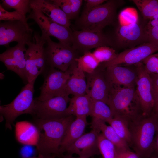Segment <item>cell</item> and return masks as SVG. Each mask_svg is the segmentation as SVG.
<instances>
[{"label":"cell","mask_w":158,"mask_h":158,"mask_svg":"<svg viewBox=\"0 0 158 158\" xmlns=\"http://www.w3.org/2000/svg\"><path fill=\"white\" fill-rule=\"evenodd\" d=\"M35 80L27 83L10 103L0 106L1 117L5 119L6 129L11 130L15 121L20 115L25 114H30L34 103Z\"/></svg>","instance_id":"5b68a950"},{"label":"cell","mask_w":158,"mask_h":158,"mask_svg":"<svg viewBox=\"0 0 158 158\" xmlns=\"http://www.w3.org/2000/svg\"><path fill=\"white\" fill-rule=\"evenodd\" d=\"M115 158H139L135 152L129 149L118 150L116 149Z\"/></svg>","instance_id":"ab89813d"},{"label":"cell","mask_w":158,"mask_h":158,"mask_svg":"<svg viewBox=\"0 0 158 158\" xmlns=\"http://www.w3.org/2000/svg\"><path fill=\"white\" fill-rule=\"evenodd\" d=\"M46 40L39 33L34 32L31 40L27 43L25 54L26 73L28 83L35 80L47 66L44 53Z\"/></svg>","instance_id":"8992f818"},{"label":"cell","mask_w":158,"mask_h":158,"mask_svg":"<svg viewBox=\"0 0 158 158\" xmlns=\"http://www.w3.org/2000/svg\"><path fill=\"white\" fill-rule=\"evenodd\" d=\"M31 11L27 17V20H33L40 28L41 35L44 39L54 37L60 42L71 46L72 32L70 28L52 21L40 9L30 5Z\"/></svg>","instance_id":"9c48e42d"},{"label":"cell","mask_w":158,"mask_h":158,"mask_svg":"<svg viewBox=\"0 0 158 158\" xmlns=\"http://www.w3.org/2000/svg\"><path fill=\"white\" fill-rule=\"evenodd\" d=\"M105 68L106 77L111 85L135 87L138 77L135 64L114 65Z\"/></svg>","instance_id":"ac0fdd59"},{"label":"cell","mask_w":158,"mask_h":158,"mask_svg":"<svg viewBox=\"0 0 158 158\" xmlns=\"http://www.w3.org/2000/svg\"><path fill=\"white\" fill-rule=\"evenodd\" d=\"M44 47L46 66L63 72L66 71L79 57L78 52L66 44L55 42L47 38Z\"/></svg>","instance_id":"52a82bcc"},{"label":"cell","mask_w":158,"mask_h":158,"mask_svg":"<svg viewBox=\"0 0 158 158\" xmlns=\"http://www.w3.org/2000/svg\"><path fill=\"white\" fill-rule=\"evenodd\" d=\"M70 98L67 95L58 96L43 101L34 98L30 114L35 119H58L67 116L66 111Z\"/></svg>","instance_id":"ba28073f"},{"label":"cell","mask_w":158,"mask_h":158,"mask_svg":"<svg viewBox=\"0 0 158 158\" xmlns=\"http://www.w3.org/2000/svg\"><path fill=\"white\" fill-rule=\"evenodd\" d=\"M141 62L149 74H158V52L148 56Z\"/></svg>","instance_id":"e575fe53"},{"label":"cell","mask_w":158,"mask_h":158,"mask_svg":"<svg viewBox=\"0 0 158 158\" xmlns=\"http://www.w3.org/2000/svg\"><path fill=\"white\" fill-rule=\"evenodd\" d=\"M86 116L76 117L69 125L62 139L60 149V155L83 134L88 125Z\"/></svg>","instance_id":"44dd1931"},{"label":"cell","mask_w":158,"mask_h":158,"mask_svg":"<svg viewBox=\"0 0 158 158\" xmlns=\"http://www.w3.org/2000/svg\"><path fill=\"white\" fill-rule=\"evenodd\" d=\"M56 156H57L55 155H52L50 158H57Z\"/></svg>","instance_id":"c3c4849f"},{"label":"cell","mask_w":158,"mask_h":158,"mask_svg":"<svg viewBox=\"0 0 158 158\" xmlns=\"http://www.w3.org/2000/svg\"><path fill=\"white\" fill-rule=\"evenodd\" d=\"M107 123L128 145L131 144V134L129 124L127 121L119 117H113Z\"/></svg>","instance_id":"83f0119b"},{"label":"cell","mask_w":158,"mask_h":158,"mask_svg":"<svg viewBox=\"0 0 158 158\" xmlns=\"http://www.w3.org/2000/svg\"><path fill=\"white\" fill-rule=\"evenodd\" d=\"M105 0H86L85 8L82 13L87 12L94 8L102 4Z\"/></svg>","instance_id":"60d3db41"},{"label":"cell","mask_w":158,"mask_h":158,"mask_svg":"<svg viewBox=\"0 0 158 158\" xmlns=\"http://www.w3.org/2000/svg\"><path fill=\"white\" fill-rule=\"evenodd\" d=\"M5 76L2 73H0V79L2 80L4 79Z\"/></svg>","instance_id":"7dc6e473"},{"label":"cell","mask_w":158,"mask_h":158,"mask_svg":"<svg viewBox=\"0 0 158 158\" xmlns=\"http://www.w3.org/2000/svg\"><path fill=\"white\" fill-rule=\"evenodd\" d=\"M62 158H87L82 157H75L72 156V154H67L65 155H61Z\"/></svg>","instance_id":"bcb514c9"},{"label":"cell","mask_w":158,"mask_h":158,"mask_svg":"<svg viewBox=\"0 0 158 158\" xmlns=\"http://www.w3.org/2000/svg\"><path fill=\"white\" fill-rule=\"evenodd\" d=\"M118 19L119 24L126 25L138 22V15L134 8H128L122 10L119 13Z\"/></svg>","instance_id":"d6a6232c"},{"label":"cell","mask_w":158,"mask_h":158,"mask_svg":"<svg viewBox=\"0 0 158 158\" xmlns=\"http://www.w3.org/2000/svg\"><path fill=\"white\" fill-rule=\"evenodd\" d=\"M87 89L85 73L78 67L76 62L66 83L64 94L69 96L72 95L73 96L84 95L86 94Z\"/></svg>","instance_id":"7402d4cb"},{"label":"cell","mask_w":158,"mask_h":158,"mask_svg":"<svg viewBox=\"0 0 158 158\" xmlns=\"http://www.w3.org/2000/svg\"><path fill=\"white\" fill-rule=\"evenodd\" d=\"M151 113L158 118V100L155 102L154 105Z\"/></svg>","instance_id":"ee69618b"},{"label":"cell","mask_w":158,"mask_h":158,"mask_svg":"<svg viewBox=\"0 0 158 158\" xmlns=\"http://www.w3.org/2000/svg\"><path fill=\"white\" fill-rule=\"evenodd\" d=\"M67 1L70 5L73 19L78 14L82 4L83 0H67Z\"/></svg>","instance_id":"f35d334b"},{"label":"cell","mask_w":158,"mask_h":158,"mask_svg":"<svg viewBox=\"0 0 158 158\" xmlns=\"http://www.w3.org/2000/svg\"><path fill=\"white\" fill-rule=\"evenodd\" d=\"M78 67L85 73H92L100 63L95 57L92 53L88 51L83 56L75 59Z\"/></svg>","instance_id":"f1b7e54d"},{"label":"cell","mask_w":158,"mask_h":158,"mask_svg":"<svg viewBox=\"0 0 158 158\" xmlns=\"http://www.w3.org/2000/svg\"><path fill=\"white\" fill-rule=\"evenodd\" d=\"M158 124V118L152 113L143 115L129 124L131 144L139 158H147L154 152Z\"/></svg>","instance_id":"3957f363"},{"label":"cell","mask_w":158,"mask_h":158,"mask_svg":"<svg viewBox=\"0 0 158 158\" xmlns=\"http://www.w3.org/2000/svg\"><path fill=\"white\" fill-rule=\"evenodd\" d=\"M98 146L103 158H115L116 148L115 145L100 133L98 139Z\"/></svg>","instance_id":"f546056e"},{"label":"cell","mask_w":158,"mask_h":158,"mask_svg":"<svg viewBox=\"0 0 158 158\" xmlns=\"http://www.w3.org/2000/svg\"></svg>","instance_id":"681fc988"},{"label":"cell","mask_w":158,"mask_h":158,"mask_svg":"<svg viewBox=\"0 0 158 158\" xmlns=\"http://www.w3.org/2000/svg\"><path fill=\"white\" fill-rule=\"evenodd\" d=\"M83 134L67 149V154H75L79 157L90 158L100 154L98 146L100 131L95 129Z\"/></svg>","instance_id":"d6986e66"},{"label":"cell","mask_w":158,"mask_h":158,"mask_svg":"<svg viewBox=\"0 0 158 158\" xmlns=\"http://www.w3.org/2000/svg\"><path fill=\"white\" fill-rule=\"evenodd\" d=\"M15 134L17 140L20 143L35 145L40 135L39 131L36 126L26 121L19 122L16 123Z\"/></svg>","instance_id":"603a6c76"},{"label":"cell","mask_w":158,"mask_h":158,"mask_svg":"<svg viewBox=\"0 0 158 158\" xmlns=\"http://www.w3.org/2000/svg\"><path fill=\"white\" fill-rule=\"evenodd\" d=\"M32 30L28 24L18 21H6L0 23V45L8 47L16 42L26 45L32 37Z\"/></svg>","instance_id":"4fadbf2b"},{"label":"cell","mask_w":158,"mask_h":158,"mask_svg":"<svg viewBox=\"0 0 158 158\" xmlns=\"http://www.w3.org/2000/svg\"><path fill=\"white\" fill-rule=\"evenodd\" d=\"M86 94L93 100L102 101L107 104L111 85L106 77L105 68L100 64L90 74L86 73Z\"/></svg>","instance_id":"2e32d148"},{"label":"cell","mask_w":158,"mask_h":158,"mask_svg":"<svg viewBox=\"0 0 158 158\" xmlns=\"http://www.w3.org/2000/svg\"><path fill=\"white\" fill-rule=\"evenodd\" d=\"M51 1L60 7L70 20L73 19L71 8L67 0H53Z\"/></svg>","instance_id":"d590c367"},{"label":"cell","mask_w":158,"mask_h":158,"mask_svg":"<svg viewBox=\"0 0 158 158\" xmlns=\"http://www.w3.org/2000/svg\"><path fill=\"white\" fill-rule=\"evenodd\" d=\"M107 105L113 117L122 118L129 124L143 115L135 87L111 85Z\"/></svg>","instance_id":"7a4b0ae2"},{"label":"cell","mask_w":158,"mask_h":158,"mask_svg":"<svg viewBox=\"0 0 158 158\" xmlns=\"http://www.w3.org/2000/svg\"><path fill=\"white\" fill-rule=\"evenodd\" d=\"M102 46L114 47L113 40L102 31L81 30L72 32L71 47L78 52L84 54Z\"/></svg>","instance_id":"7c38bea8"},{"label":"cell","mask_w":158,"mask_h":158,"mask_svg":"<svg viewBox=\"0 0 158 158\" xmlns=\"http://www.w3.org/2000/svg\"><path fill=\"white\" fill-rule=\"evenodd\" d=\"M26 45L24 43H18L13 47L8 48L0 54V60L7 70L14 72L23 81L27 82L25 57L27 49Z\"/></svg>","instance_id":"e0dca14e"},{"label":"cell","mask_w":158,"mask_h":158,"mask_svg":"<svg viewBox=\"0 0 158 158\" xmlns=\"http://www.w3.org/2000/svg\"><path fill=\"white\" fill-rule=\"evenodd\" d=\"M122 2L121 0H109L87 12L82 13L76 21L78 27L81 30L102 31L105 27L115 22L117 9Z\"/></svg>","instance_id":"277c9868"},{"label":"cell","mask_w":158,"mask_h":158,"mask_svg":"<svg viewBox=\"0 0 158 158\" xmlns=\"http://www.w3.org/2000/svg\"><path fill=\"white\" fill-rule=\"evenodd\" d=\"M92 129L98 130L108 140L112 142L117 150L129 149L128 145L122 139L110 125L100 120L92 118L91 122Z\"/></svg>","instance_id":"d4e9b609"},{"label":"cell","mask_w":158,"mask_h":158,"mask_svg":"<svg viewBox=\"0 0 158 158\" xmlns=\"http://www.w3.org/2000/svg\"><path fill=\"white\" fill-rule=\"evenodd\" d=\"M145 20H150L158 13V0H132Z\"/></svg>","instance_id":"4316f807"},{"label":"cell","mask_w":158,"mask_h":158,"mask_svg":"<svg viewBox=\"0 0 158 158\" xmlns=\"http://www.w3.org/2000/svg\"><path fill=\"white\" fill-rule=\"evenodd\" d=\"M76 63L75 61L65 72L48 67L43 83L40 88V94L35 98L43 101L55 96L65 95L64 91L66 83Z\"/></svg>","instance_id":"30bf717a"},{"label":"cell","mask_w":158,"mask_h":158,"mask_svg":"<svg viewBox=\"0 0 158 158\" xmlns=\"http://www.w3.org/2000/svg\"><path fill=\"white\" fill-rule=\"evenodd\" d=\"M90 116L92 118L100 120L106 123H107L113 117L111 110L108 105L102 101L92 99Z\"/></svg>","instance_id":"484cf974"},{"label":"cell","mask_w":158,"mask_h":158,"mask_svg":"<svg viewBox=\"0 0 158 158\" xmlns=\"http://www.w3.org/2000/svg\"><path fill=\"white\" fill-rule=\"evenodd\" d=\"M149 74L151 80L152 95L155 102L158 100V74Z\"/></svg>","instance_id":"8d00e7d4"},{"label":"cell","mask_w":158,"mask_h":158,"mask_svg":"<svg viewBox=\"0 0 158 158\" xmlns=\"http://www.w3.org/2000/svg\"><path fill=\"white\" fill-rule=\"evenodd\" d=\"M158 26V13L149 20L146 25L147 28Z\"/></svg>","instance_id":"b9f144b4"},{"label":"cell","mask_w":158,"mask_h":158,"mask_svg":"<svg viewBox=\"0 0 158 158\" xmlns=\"http://www.w3.org/2000/svg\"><path fill=\"white\" fill-rule=\"evenodd\" d=\"M154 151L158 155V124L154 143Z\"/></svg>","instance_id":"7bdbcfd3"},{"label":"cell","mask_w":158,"mask_h":158,"mask_svg":"<svg viewBox=\"0 0 158 158\" xmlns=\"http://www.w3.org/2000/svg\"><path fill=\"white\" fill-rule=\"evenodd\" d=\"M51 155H44L39 154L37 157H33L27 158H50Z\"/></svg>","instance_id":"f6af8a7d"},{"label":"cell","mask_w":158,"mask_h":158,"mask_svg":"<svg viewBox=\"0 0 158 158\" xmlns=\"http://www.w3.org/2000/svg\"><path fill=\"white\" fill-rule=\"evenodd\" d=\"M1 1L3 7L13 9L25 16L31 11L30 0H2Z\"/></svg>","instance_id":"4dcf8cb0"},{"label":"cell","mask_w":158,"mask_h":158,"mask_svg":"<svg viewBox=\"0 0 158 158\" xmlns=\"http://www.w3.org/2000/svg\"><path fill=\"white\" fill-rule=\"evenodd\" d=\"M92 53L100 64L112 60L117 54L113 48L108 46L98 47Z\"/></svg>","instance_id":"1f68e13d"},{"label":"cell","mask_w":158,"mask_h":158,"mask_svg":"<svg viewBox=\"0 0 158 158\" xmlns=\"http://www.w3.org/2000/svg\"><path fill=\"white\" fill-rule=\"evenodd\" d=\"M113 42L114 46L126 49L149 42L146 25L138 22L126 25L119 24Z\"/></svg>","instance_id":"8fae6325"},{"label":"cell","mask_w":158,"mask_h":158,"mask_svg":"<svg viewBox=\"0 0 158 158\" xmlns=\"http://www.w3.org/2000/svg\"><path fill=\"white\" fill-rule=\"evenodd\" d=\"M27 19L26 16H24L20 12L15 10L10 12L6 11L0 4V20L6 21L18 20L26 24Z\"/></svg>","instance_id":"836d02e7"},{"label":"cell","mask_w":158,"mask_h":158,"mask_svg":"<svg viewBox=\"0 0 158 158\" xmlns=\"http://www.w3.org/2000/svg\"><path fill=\"white\" fill-rule=\"evenodd\" d=\"M92 99L89 95L73 96L70 98L66 113L76 117L90 116L92 106Z\"/></svg>","instance_id":"cb8c5ba5"},{"label":"cell","mask_w":158,"mask_h":158,"mask_svg":"<svg viewBox=\"0 0 158 158\" xmlns=\"http://www.w3.org/2000/svg\"><path fill=\"white\" fill-rule=\"evenodd\" d=\"M147 30L149 42L158 46V26L147 28Z\"/></svg>","instance_id":"74e56055"},{"label":"cell","mask_w":158,"mask_h":158,"mask_svg":"<svg viewBox=\"0 0 158 158\" xmlns=\"http://www.w3.org/2000/svg\"><path fill=\"white\" fill-rule=\"evenodd\" d=\"M157 52L158 46L152 42H147L126 49L117 54L112 60L100 64L104 68L114 65H135Z\"/></svg>","instance_id":"5bb4252c"},{"label":"cell","mask_w":158,"mask_h":158,"mask_svg":"<svg viewBox=\"0 0 158 158\" xmlns=\"http://www.w3.org/2000/svg\"><path fill=\"white\" fill-rule=\"evenodd\" d=\"M135 65L138 72L135 86L136 92L143 115H148L152 112L155 104L152 94L150 77L142 62Z\"/></svg>","instance_id":"9a60e30c"},{"label":"cell","mask_w":158,"mask_h":158,"mask_svg":"<svg viewBox=\"0 0 158 158\" xmlns=\"http://www.w3.org/2000/svg\"><path fill=\"white\" fill-rule=\"evenodd\" d=\"M30 5L39 8L53 22L70 28V20L60 7L51 0H32Z\"/></svg>","instance_id":"ffe728a7"},{"label":"cell","mask_w":158,"mask_h":158,"mask_svg":"<svg viewBox=\"0 0 158 158\" xmlns=\"http://www.w3.org/2000/svg\"><path fill=\"white\" fill-rule=\"evenodd\" d=\"M70 115L54 119H35V124L40 133L36 145L39 154L44 155L60 156L61 142L66 129L75 119Z\"/></svg>","instance_id":"6da1fadb"}]
</instances>
